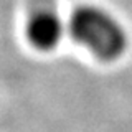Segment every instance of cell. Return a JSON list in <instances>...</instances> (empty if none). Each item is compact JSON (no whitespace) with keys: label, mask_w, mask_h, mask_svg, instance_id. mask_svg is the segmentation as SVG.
<instances>
[{"label":"cell","mask_w":132,"mask_h":132,"mask_svg":"<svg viewBox=\"0 0 132 132\" xmlns=\"http://www.w3.org/2000/svg\"><path fill=\"white\" fill-rule=\"evenodd\" d=\"M68 30L99 60H117L127 46V33L111 12L97 5H82L73 12Z\"/></svg>","instance_id":"cell-1"},{"label":"cell","mask_w":132,"mask_h":132,"mask_svg":"<svg viewBox=\"0 0 132 132\" xmlns=\"http://www.w3.org/2000/svg\"><path fill=\"white\" fill-rule=\"evenodd\" d=\"M66 27L61 16L51 8H38L30 15L27 23V36L38 50H51L61 41Z\"/></svg>","instance_id":"cell-2"}]
</instances>
